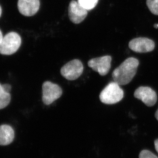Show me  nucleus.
<instances>
[{"label":"nucleus","instance_id":"12","mask_svg":"<svg viewBox=\"0 0 158 158\" xmlns=\"http://www.w3.org/2000/svg\"><path fill=\"white\" fill-rule=\"evenodd\" d=\"M11 99L10 93L5 91L2 85L0 84V110L4 109L8 105Z\"/></svg>","mask_w":158,"mask_h":158},{"label":"nucleus","instance_id":"13","mask_svg":"<svg viewBox=\"0 0 158 158\" xmlns=\"http://www.w3.org/2000/svg\"><path fill=\"white\" fill-rule=\"evenodd\" d=\"M98 1L99 0H78L79 4L88 11L94 9Z\"/></svg>","mask_w":158,"mask_h":158},{"label":"nucleus","instance_id":"18","mask_svg":"<svg viewBox=\"0 0 158 158\" xmlns=\"http://www.w3.org/2000/svg\"><path fill=\"white\" fill-rule=\"evenodd\" d=\"M3 37V35H2V33L1 31V30H0V43H1V42L2 40Z\"/></svg>","mask_w":158,"mask_h":158},{"label":"nucleus","instance_id":"8","mask_svg":"<svg viewBox=\"0 0 158 158\" xmlns=\"http://www.w3.org/2000/svg\"><path fill=\"white\" fill-rule=\"evenodd\" d=\"M134 96L149 107L154 106L157 102V94L150 87H139L134 91Z\"/></svg>","mask_w":158,"mask_h":158},{"label":"nucleus","instance_id":"9","mask_svg":"<svg viewBox=\"0 0 158 158\" xmlns=\"http://www.w3.org/2000/svg\"><path fill=\"white\" fill-rule=\"evenodd\" d=\"M88 10L79 4L78 1L72 0L68 7V15L70 21L74 24H80L87 15Z\"/></svg>","mask_w":158,"mask_h":158},{"label":"nucleus","instance_id":"7","mask_svg":"<svg viewBox=\"0 0 158 158\" xmlns=\"http://www.w3.org/2000/svg\"><path fill=\"white\" fill-rule=\"evenodd\" d=\"M128 46L131 50L136 52L147 53L154 50L155 43L147 37H138L130 40Z\"/></svg>","mask_w":158,"mask_h":158},{"label":"nucleus","instance_id":"4","mask_svg":"<svg viewBox=\"0 0 158 158\" xmlns=\"http://www.w3.org/2000/svg\"><path fill=\"white\" fill-rule=\"evenodd\" d=\"M42 100L46 105H50L55 100L60 98L63 91L60 86L48 81L42 85Z\"/></svg>","mask_w":158,"mask_h":158},{"label":"nucleus","instance_id":"21","mask_svg":"<svg viewBox=\"0 0 158 158\" xmlns=\"http://www.w3.org/2000/svg\"><path fill=\"white\" fill-rule=\"evenodd\" d=\"M2 15V8L0 6V17H1V16Z\"/></svg>","mask_w":158,"mask_h":158},{"label":"nucleus","instance_id":"14","mask_svg":"<svg viewBox=\"0 0 158 158\" xmlns=\"http://www.w3.org/2000/svg\"><path fill=\"white\" fill-rule=\"evenodd\" d=\"M146 5L152 14L158 15V0H146Z\"/></svg>","mask_w":158,"mask_h":158},{"label":"nucleus","instance_id":"1","mask_svg":"<svg viewBox=\"0 0 158 158\" xmlns=\"http://www.w3.org/2000/svg\"><path fill=\"white\" fill-rule=\"evenodd\" d=\"M139 64L137 58H127L112 73L113 81L120 85L129 84L136 75Z\"/></svg>","mask_w":158,"mask_h":158},{"label":"nucleus","instance_id":"19","mask_svg":"<svg viewBox=\"0 0 158 158\" xmlns=\"http://www.w3.org/2000/svg\"><path fill=\"white\" fill-rule=\"evenodd\" d=\"M155 117L156 119H157V120L158 121V110H157V111H156V112Z\"/></svg>","mask_w":158,"mask_h":158},{"label":"nucleus","instance_id":"11","mask_svg":"<svg viewBox=\"0 0 158 158\" xmlns=\"http://www.w3.org/2000/svg\"><path fill=\"white\" fill-rule=\"evenodd\" d=\"M15 138V131L10 125L4 124L0 126V145H7L11 144Z\"/></svg>","mask_w":158,"mask_h":158},{"label":"nucleus","instance_id":"17","mask_svg":"<svg viewBox=\"0 0 158 158\" xmlns=\"http://www.w3.org/2000/svg\"><path fill=\"white\" fill-rule=\"evenodd\" d=\"M154 144H155L156 150V151H157V152L158 153V139L155 141Z\"/></svg>","mask_w":158,"mask_h":158},{"label":"nucleus","instance_id":"20","mask_svg":"<svg viewBox=\"0 0 158 158\" xmlns=\"http://www.w3.org/2000/svg\"><path fill=\"white\" fill-rule=\"evenodd\" d=\"M154 27L156 28H158V24H155V25H154Z\"/></svg>","mask_w":158,"mask_h":158},{"label":"nucleus","instance_id":"15","mask_svg":"<svg viewBox=\"0 0 158 158\" xmlns=\"http://www.w3.org/2000/svg\"><path fill=\"white\" fill-rule=\"evenodd\" d=\"M139 158H158V157L151 151L143 150L139 154Z\"/></svg>","mask_w":158,"mask_h":158},{"label":"nucleus","instance_id":"5","mask_svg":"<svg viewBox=\"0 0 158 158\" xmlns=\"http://www.w3.org/2000/svg\"><path fill=\"white\" fill-rule=\"evenodd\" d=\"M83 64L79 60H73L66 64L61 69V74L68 81H75L82 75L83 72Z\"/></svg>","mask_w":158,"mask_h":158},{"label":"nucleus","instance_id":"6","mask_svg":"<svg viewBox=\"0 0 158 158\" xmlns=\"http://www.w3.org/2000/svg\"><path fill=\"white\" fill-rule=\"evenodd\" d=\"M112 57L109 55L93 58L88 62V65L93 70L105 76L109 72L111 68Z\"/></svg>","mask_w":158,"mask_h":158},{"label":"nucleus","instance_id":"16","mask_svg":"<svg viewBox=\"0 0 158 158\" xmlns=\"http://www.w3.org/2000/svg\"><path fill=\"white\" fill-rule=\"evenodd\" d=\"M2 87H3V89H4V91H6V92L9 93H10L11 89V85H9L8 84H5V85H2Z\"/></svg>","mask_w":158,"mask_h":158},{"label":"nucleus","instance_id":"2","mask_svg":"<svg viewBox=\"0 0 158 158\" xmlns=\"http://www.w3.org/2000/svg\"><path fill=\"white\" fill-rule=\"evenodd\" d=\"M100 100L106 105H113L120 102L124 97V91L118 83L111 82L100 94Z\"/></svg>","mask_w":158,"mask_h":158},{"label":"nucleus","instance_id":"10","mask_svg":"<svg viewBox=\"0 0 158 158\" xmlns=\"http://www.w3.org/2000/svg\"><path fill=\"white\" fill-rule=\"evenodd\" d=\"M40 5V0H18V10L26 17L34 15L39 10Z\"/></svg>","mask_w":158,"mask_h":158},{"label":"nucleus","instance_id":"3","mask_svg":"<svg viewBox=\"0 0 158 158\" xmlns=\"http://www.w3.org/2000/svg\"><path fill=\"white\" fill-rule=\"evenodd\" d=\"M21 38L18 33L11 32L3 36L0 43V54L11 55L16 52L21 45Z\"/></svg>","mask_w":158,"mask_h":158}]
</instances>
